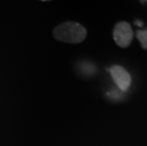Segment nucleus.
<instances>
[{
    "mask_svg": "<svg viewBox=\"0 0 147 146\" xmlns=\"http://www.w3.org/2000/svg\"><path fill=\"white\" fill-rule=\"evenodd\" d=\"M53 37L60 42L78 44L86 37V30L84 26L73 21L64 22L53 30Z\"/></svg>",
    "mask_w": 147,
    "mask_h": 146,
    "instance_id": "f257e3e1",
    "label": "nucleus"
},
{
    "mask_svg": "<svg viewBox=\"0 0 147 146\" xmlns=\"http://www.w3.org/2000/svg\"><path fill=\"white\" fill-rule=\"evenodd\" d=\"M133 30L129 24L124 21L115 25L113 30V39L121 48H127L133 40Z\"/></svg>",
    "mask_w": 147,
    "mask_h": 146,
    "instance_id": "f03ea898",
    "label": "nucleus"
},
{
    "mask_svg": "<svg viewBox=\"0 0 147 146\" xmlns=\"http://www.w3.org/2000/svg\"><path fill=\"white\" fill-rule=\"evenodd\" d=\"M110 74L121 90L125 91L128 89L131 83V76L123 67L113 66L110 68Z\"/></svg>",
    "mask_w": 147,
    "mask_h": 146,
    "instance_id": "7ed1b4c3",
    "label": "nucleus"
},
{
    "mask_svg": "<svg viewBox=\"0 0 147 146\" xmlns=\"http://www.w3.org/2000/svg\"><path fill=\"white\" fill-rule=\"evenodd\" d=\"M136 35H137V38L139 39L142 48L147 49V28L145 30H138L136 32Z\"/></svg>",
    "mask_w": 147,
    "mask_h": 146,
    "instance_id": "20e7f679",
    "label": "nucleus"
},
{
    "mask_svg": "<svg viewBox=\"0 0 147 146\" xmlns=\"http://www.w3.org/2000/svg\"><path fill=\"white\" fill-rule=\"evenodd\" d=\"M135 24L137 25V26H139V27H142V21H135Z\"/></svg>",
    "mask_w": 147,
    "mask_h": 146,
    "instance_id": "39448f33",
    "label": "nucleus"
}]
</instances>
